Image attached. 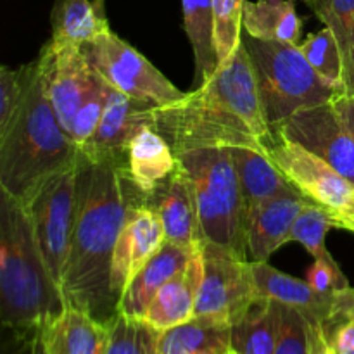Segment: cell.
Here are the masks:
<instances>
[{"label":"cell","mask_w":354,"mask_h":354,"mask_svg":"<svg viewBox=\"0 0 354 354\" xmlns=\"http://www.w3.org/2000/svg\"><path fill=\"white\" fill-rule=\"evenodd\" d=\"M145 194L131 182L127 161L92 162L80 156L76 166V214L62 282L66 306L109 327L118 317L111 289V261L118 235L133 204Z\"/></svg>","instance_id":"obj_1"},{"label":"cell","mask_w":354,"mask_h":354,"mask_svg":"<svg viewBox=\"0 0 354 354\" xmlns=\"http://www.w3.org/2000/svg\"><path fill=\"white\" fill-rule=\"evenodd\" d=\"M154 128L176 156L206 147L266 151L272 128L263 113L258 83L244 44L178 102L154 107Z\"/></svg>","instance_id":"obj_2"},{"label":"cell","mask_w":354,"mask_h":354,"mask_svg":"<svg viewBox=\"0 0 354 354\" xmlns=\"http://www.w3.org/2000/svg\"><path fill=\"white\" fill-rule=\"evenodd\" d=\"M0 313L2 324L40 335L66 311L35 239L26 206L0 190Z\"/></svg>","instance_id":"obj_3"},{"label":"cell","mask_w":354,"mask_h":354,"mask_svg":"<svg viewBox=\"0 0 354 354\" xmlns=\"http://www.w3.org/2000/svg\"><path fill=\"white\" fill-rule=\"evenodd\" d=\"M78 161V145L59 123L38 68L19 114L0 133V190L28 204L45 182Z\"/></svg>","instance_id":"obj_4"},{"label":"cell","mask_w":354,"mask_h":354,"mask_svg":"<svg viewBox=\"0 0 354 354\" xmlns=\"http://www.w3.org/2000/svg\"><path fill=\"white\" fill-rule=\"evenodd\" d=\"M251 57L263 113L270 128L303 109L320 106L344 93L317 75L299 45L261 40L242 33Z\"/></svg>","instance_id":"obj_5"},{"label":"cell","mask_w":354,"mask_h":354,"mask_svg":"<svg viewBox=\"0 0 354 354\" xmlns=\"http://www.w3.org/2000/svg\"><path fill=\"white\" fill-rule=\"evenodd\" d=\"M176 158L192 183L204 244L221 245L249 259L244 201L230 149H196Z\"/></svg>","instance_id":"obj_6"},{"label":"cell","mask_w":354,"mask_h":354,"mask_svg":"<svg viewBox=\"0 0 354 354\" xmlns=\"http://www.w3.org/2000/svg\"><path fill=\"white\" fill-rule=\"evenodd\" d=\"M82 52L93 71L107 85L135 99L165 107L187 95V92L176 88L151 61L113 30L83 45Z\"/></svg>","instance_id":"obj_7"},{"label":"cell","mask_w":354,"mask_h":354,"mask_svg":"<svg viewBox=\"0 0 354 354\" xmlns=\"http://www.w3.org/2000/svg\"><path fill=\"white\" fill-rule=\"evenodd\" d=\"M201 252L204 273L194 317L214 318L232 325L263 299L256 287L252 263L211 242H206Z\"/></svg>","instance_id":"obj_8"},{"label":"cell","mask_w":354,"mask_h":354,"mask_svg":"<svg viewBox=\"0 0 354 354\" xmlns=\"http://www.w3.org/2000/svg\"><path fill=\"white\" fill-rule=\"evenodd\" d=\"M76 166L45 182L24 204L45 265L61 290L75 227Z\"/></svg>","instance_id":"obj_9"},{"label":"cell","mask_w":354,"mask_h":354,"mask_svg":"<svg viewBox=\"0 0 354 354\" xmlns=\"http://www.w3.org/2000/svg\"><path fill=\"white\" fill-rule=\"evenodd\" d=\"M265 154L282 171L287 182L310 203L318 204L332 214L344 209L354 196V185L334 166L299 144L283 140L272 133Z\"/></svg>","instance_id":"obj_10"},{"label":"cell","mask_w":354,"mask_h":354,"mask_svg":"<svg viewBox=\"0 0 354 354\" xmlns=\"http://www.w3.org/2000/svg\"><path fill=\"white\" fill-rule=\"evenodd\" d=\"M272 131L317 154L354 185V137L335 109L334 99L292 114Z\"/></svg>","instance_id":"obj_11"},{"label":"cell","mask_w":354,"mask_h":354,"mask_svg":"<svg viewBox=\"0 0 354 354\" xmlns=\"http://www.w3.org/2000/svg\"><path fill=\"white\" fill-rule=\"evenodd\" d=\"M38 68L59 123L69 133L73 118L99 83L82 48L45 44L38 54Z\"/></svg>","instance_id":"obj_12"},{"label":"cell","mask_w":354,"mask_h":354,"mask_svg":"<svg viewBox=\"0 0 354 354\" xmlns=\"http://www.w3.org/2000/svg\"><path fill=\"white\" fill-rule=\"evenodd\" d=\"M154 107L111 86L99 127L80 156L92 162L127 161L135 135L144 127H154Z\"/></svg>","instance_id":"obj_13"},{"label":"cell","mask_w":354,"mask_h":354,"mask_svg":"<svg viewBox=\"0 0 354 354\" xmlns=\"http://www.w3.org/2000/svg\"><path fill=\"white\" fill-rule=\"evenodd\" d=\"M251 263L259 296L299 311L310 324L311 339L324 337L325 328L341 318L344 290L322 294L315 290L306 280L294 279L273 268L268 261Z\"/></svg>","instance_id":"obj_14"},{"label":"cell","mask_w":354,"mask_h":354,"mask_svg":"<svg viewBox=\"0 0 354 354\" xmlns=\"http://www.w3.org/2000/svg\"><path fill=\"white\" fill-rule=\"evenodd\" d=\"M166 242L165 230L154 209L144 203L128 209L127 220L118 235L111 261V289L120 304L124 289L140 270L158 254Z\"/></svg>","instance_id":"obj_15"},{"label":"cell","mask_w":354,"mask_h":354,"mask_svg":"<svg viewBox=\"0 0 354 354\" xmlns=\"http://www.w3.org/2000/svg\"><path fill=\"white\" fill-rule=\"evenodd\" d=\"M145 204L154 209L161 220L166 242L190 251H199L203 248L204 237L192 183L182 166L178 165L176 171L151 196H145Z\"/></svg>","instance_id":"obj_16"},{"label":"cell","mask_w":354,"mask_h":354,"mask_svg":"<svg viewBox=\"0 0 354 354\" xmlns=\"http://www.w3.org/2000/svg\"><path fill=\"white\" fill-rule=\"evenodd\" d=\"M310 201L299 192L268 201L245 218L249 261H268L270 256L289 242L290 228Z\"/></svg>","instance_id":"obj_17"},{"label":"cell","mask_w":354,"mask_h":354,"mask_svg":"<svg viewBox=\"0 0 354 354\" xmlns=\"http://www.w3.org/2000/svg\"><path fill=\"white\" fill-rule=\"evenodd\" d=\"M203 252L199 249L190 258L185 268L180 270L159 289L145 313V324H149L158 332H165L192 320L196 315V303L201 282H203Z\"/></svg>","instance_id":"obj_18"},{"label":"cell","mask_w":354,"mask_h":354,"mask_svg":"<svg viewBox=\"0 0 354 354\" xmlns=\"http://www.w3.org/2000/svg\"><path fill=\"white\" fill-rule=\"evenodd\" d=\"M197 251L180 248V245L165 242L158 254L140 270L137 277L124 289L118 304V313L131 318V320H144L149 306L156 294L169 279L185 268Z\"/></svg>","instance_id":"obj_19"},{"label":"cell","mask_w":354,"mask_h":354,"mask_svg":"<svg viewBox=\"0 0 354 354\" xmlns=\"http://www.w3.org/2000/svg\"><path fill=\"white\" fill-rule=\"evenodd\" d=\"M109 327L75 308L64 313L37 335L41 354H106Z\"/></svg>","instance_id":"obj_20"},{"label":"cell","mask_w":354,"mask_h":354,"mask_svg":"<svg viewBox=\"0 0 354 354\" xmlns=\"http://www.w3.org/2000/svg\"><path fill=\"white\" fill-rule=\"evenodd\" d=\"M230 154L241 185L245 218L275 197L297 192L265 152L249 147H230Z\"/></svg>","instance_id":"obj_21"},{"label":"cell","mask_w":354,"mask_h":354,"mask_svg":"<svg viewBox=\"0 0 354 354\" xmlns=\"http://www.w3.org/2000/svg\"><path fill=\"white\" fill-rule=\"evenodd\" d=\"M178 168V158L154 127H144L131 140L127 171L140 192L151 196Z\"/></svg>","instance_id":"obj_22"},{"label":"cell","mask_w":354,"mask_h":354,"mask_svg":"<svg viewBox=\"0 0 354 354\" xmlns=\"http://www.w3.org/2000/svg\"><path fill=\"white\" fill-rule=\"evenodd\" d=\"M52 47L82 48L111 30L100 3L90 0H55L50 12Z\"/></svg>","instance_id":"obj_23"},{"label":"cell","mask_w":354,"mask_h":354,"mask_svg":"<svg viewBox=\"0 0 354 354\" xmlns=\"http://www.w3.org/2000/svg\"><path fill=\"white\" fill-rule=\"evenodd\" d=\"M159 354H232V325L214 318L194 317L161 332Z\"/></svg>","instance_id":"obj_24"},{"label":"cell","mask_w":354,"mask_h":354,"mask_svg":"<svg viewBox=\"0 0 354 354\" xmlns=\"http://www.w3.org/2000/svg\"><path fill=\"white\" fill-rule=\"evenodd\" d=\"M244 33L261 40L299 45L303 21L292 0H245L242 16Z\"/></svg>","instance_id":"obj_25"},{"label":"cell","mask_w":354,"mask_h":354,"mask_svg":"<svg viewBox=\"0 0 354 354\" xmlns=\"http://www.w3.org/2000/svg\"><path fill=\"white\" fill-rule=\"evenodd\" d=\"M280 304L259 299L232 324V354H275Z\"/></svg>","instance_id":"obj_26"},{"label":"cell","mask_w":354,"mask_h":354,"mask_svg":"<svg viewBox=\"0 0 354 354\" xmlns=\"http://www.w3.org/2000/svg\"><path fill=\"white\" fill-rule=\"evenodd\" d=\"M182 3L183 28L196 59V78L203 83L218 68L214 50L213 0H182Z\"/></svg>","instance_id":"obj_27"},{"label":"cell","mask_w":354,"mask_h":354,"mask_svg":"<svg viewBox=\"0 0 354 354\" xmlns=\"http://www.w3.org/2000/svg\"><path fill=\"white\" fill-rule=\"evenodd\" d=\"M299 48L322 80L346 93L344 57L341 45L330 28L325 26L317 33L308 35L306 40L299 44Z\"/></svg>","instance_id":"obj_28"},{"label":"cell","mask_w":354,"mask_h":354,"mask_svg":"<svg viewBox=\"0 0 354 354\" xmlns=\"http://www.w3.org/2000/svg\"><path fill=\"white\" fill-rule=\"evenodd\" d=\"M159 335L161 332L144 320H131L118 313L109 325L106 354H159Z\"/></svg>","instance_id":"obj_29"},{"label":"cell","mask_w":354,"mask_h":354,"mask_svg":"<svg viewBox=\"0 0 354 354\" xmlns=\"http://www.w3.org/2000/svg\"><path fill=\"white\" fill-rule=\"evenodd\" d=\"M37 73V59L16 69L0 66V133H3L19 114Z\"/></svg>","instance_id":"obj_30"},{"label":"cell","mask_w":354,"mask_h":354,"mask_svg":"<svg viewBox=\"0 0 354 354\" xmlns=\"http://www.w3.org/2000/svg\"><path fill=\"white\" fill-rule=\"evenodd\" d=\"M332 227H335V223L330 211L308 203L290 228L289 242H299L315 259H322L330 254L325 245V237Z\"/></svg>","instance_id":"obj_31"},{"label":"cell","mask_w":354,"mask_h":354,"mask_svg":"<svg viewBox=\"0 0 354 354\" xmlns=\"http://www.w3.org/2000/svg\"><path fill=\"white\" fill-rule=\"evenodd\" d=\"M245 0H213L214 50L218 66L227 61L242 40Z\"/></svg>","instance_id":"obj_32"},{"label":"cell","mask_w":354,"mask_h":354,"mask_svg":"<svg viewBox=\"0 0 354 354\" xmlns=\"http://www.w3.org/2000/svg\"><path fill=\"white\" fill-rule=\"evenodd\" d=\"M315 16L327 28L334 31L342 57H344V76L349 62V45L354 23V0H306Z\"/></svg>","instance_id":"obj_33"},{"label":"cell","mask_w":354,"mask_h":354,"mask_svg":"<svg viewBox=\"0 0 354 354\" xmlns=\"http://www.w3.org/2000/svg\"><path fill=\"white\" fill-rule=\"evenodd\" d=\"M275 354H311L310 324L299 311L286 304H280Z\"/></svg>","instance_id":"obj_34"},{"label":"cell","mask_w":354,"mask_h":354,"mask_svg":"<svg viewBox=\"0 0 354 354\" xmlns=\"http://www.w3.org/2000/svg\"><path fill=\"white\" fill-rule=\"evenodd\" d=\"M111 85H107L102 78L99 80L95 88L92 90L88 97H86L85 102L80 106V109L76 111L75 118H73L71 128H69V137L73 138L78 149H82L86 142L92 138V135L95 133L97 127L100 123V118H102L104 107H106L107 95H109Z\"/></svg>","instance_id":"obj_35"},{"label":"cell","mask_w":354,"mask_h":354,"mask_svg":"<svg viewBox=\"0 0 354 354\" xmlns=\"http://www.w3.org/2000/svg\"><path fill=\"white\" fill-rule=\"evenodd\" d=\"M306 282L322 294L341 292V290L351 287L344 273L341 272L339 265L335 263V259L332 258V254L325 256L322 259H315V263L308 270Z\"/></svg>","instance_id":"obj_36"},{"label":"cell","mask_w":354,"mask_h":354,"mask_svg":"<svg viewBox=\"0 0 354 354\" xmlns=\"http://www.w3.org/2000/svg\"><path fill=\"white\" fill-rule=\"evenodd\" d=\"M324 339L334 354H354V318L342 317L324 330Z\"/></svg>","instance_id":"obj_37"},{"label":"cell","mask_w":354,"mask_h":354,"mask_svg":"<svg viewBox=\"0 0 354 354\" xmlns=\"http://www.w3.org/2000/svg\"><path fill=\"white\" fill-rule=\"evenodd\" d=\"M334 106L354 137V93H341V95H337L334 99Z\"/></svg>","instance_id":"obj_38"},{"label":"cell","mask_w":354,"mask_h":354,"mask_svg":"<svg viewBox=\"0 0 354 354\" xmlns=\"http://www.w3.org/2000/svg\"><path fill=\"white\" fill-rule=\"evenodd\" d=\"M332 216H334L335 227L346 228V230L354 232V196H353L351 203H349L344 209L337 211V213H334Z\"/></svg>","instance_id":"obj_39"},{"label":"cell","mask_w":354,"mask_h":354,"mask_svg":"<svg viewBox=\"0 0 354 354\" xmlns=\"http://www.w3.org/2000/svg\"><path fill=\"white\" fill-rule=\"evenodd\" d=\"M346 93H354V23L351 31V45H349V62L344 76Z\"/></svg>","instance_id":"obj_40"},{"label":"cell","mask_w":354,"mask_h":354,"mask_svg":"<svg viewBox=\"0 0 354 354\" xmlns=\"http://www.w3.org/2000/svg\"><path fill=\"white\" fill-rule=\"evenodd\" d=\"M342 317L354 318V289L349 287L344 292V299H342Z\"/></svg>","instance_id":"obj_41"},{"label":"cell","mask_w":354,"mask_h":354,"mask_svg":"<svg viewBox=\"0 0 354 354\" xmlns=\"http://www.w3.org/2000/svg\"><path fill=\"white\" fill-rule=\"evenodd\" d=\"M332 353H334V351H332Z\"/></svg>","instance_id":"obj_42"},{"label":"cell","mask_w":354,"mask_h":354,"mask_svg":"<svg viewBox=\"0 0 354 354\" xmlns=\"http://www.w3.org/2000/svg\"><path fill=\"white\" fill-rule=\"evenodd\" d=\"M40 354H41V353H40Z\"/></svg>","instance_id":"obj_43"}]
</instances>
